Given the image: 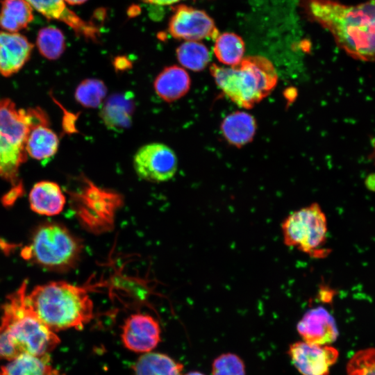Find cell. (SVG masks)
Returning <instances> with one entry per match:
<instances>
[{"mask_svg":"<svg viewBox=\"0 0 375 375\" xmlns=\"http://www.w3.org/2000/svg\"><path fill=\"white\" fill-rule=\"evenodd\" d=\"M284 243L310 256L326 253L321 248L326 240L328 227L325 214L317 203L290 213L281 224Z\"/></svg>","mask_w":375,"mask_h":375,"instance_id":"52a82bcc","label":"cell"},{"mask_svg":"<svg viewBox=\"0 0 375 375\" xmlns=\"http://www.w3.org/2000/svg\"><path fill=\"white\" fill-rule=\"evenodd\" d=\"M160 327L151 315L136 313L130 315L122 326L124 346L135 353L151 352L160 342Z\"/></svg>","mask_w":375,"mask_h":375,"instance_id":"7c38bea8","label":"cell"},{"mask_svg":"<svg viewBox=\"0 0 375 375\" xmlns=\"http://www.w3.org/2000/svg\"><path fill=\"white\" fill-rule=\"evenodd\" d=\"M347 375H375V348L356 352L347 365Z\"/></svg>","mask_w":375,"mask_h":375,"instance_id":"83f0119b","label":"cell"},{"mask_svg":"<svg viewBox=\"0 0 375 375\" xmlns=\"http://www.w3.org/2000/svg\"><path fill=\"white\" fill-rule=\"evenodd\" d=\"M133 167L142 180L162 183L170 180L178 168L175 152L167 145L153 142L140 147L133 156Z\"/></svg>","mask_w":375,"mask_h":375,"instance_id":"9c48e42d","label":"cell"},{"mask_svg":"<svg viewBox=\"0 0 375 375\" xmlns=\"http://www.w3.org/2000/svg\"><path fill=\"white\" fill-rule=\"evenodd\" d=\"M184 375H204V374L199 372H191Z\"/></svg>","mask_w":375,"mask_h":375,"instance_id":"1f68e13d","label":"cell"},{"mask_svg":"<svg viewBox=\"0 0 375 375\" xmlns=\"http://www.w3.org/2000/svg\"><path fill=\"white\" fill-rule=\"evenodd\" d=\"M32 8L48 19L62 22L78 36L97 41L99 29L92 21L86 22L68 8L64 0H26Z\"/></svg>","mask_w":375,"mask_h":375,"instance_id":"4fadbf2b","label":"cell"},{"mask_svg":"<svg viewBox=\"0 0 375 375\" xmlns=\"http://www.w3.org/2000/svg\"><path fill=\"white\" fill-rule=\"evenodd\" d=\"M221 130L228 143L240 147L253 140L256 133V123L250 114L237 111L229 114L224 119Z\"/></svg>","mask_w":375,"mask_h":375,"instance_id":"d6986e66","label":"cell"},{"mask_svg":"<svg viewBox=\"0 0 375 375\" xmlns=\"http://www.w3.org/2000/svg\"><path fill=\"white\" fill-rule=\"evenodd\" d=\"M49 124L42 108L17 109L10 99H0V176L13 187L22 183L19 171L27 158L26 142L31 130Z\"/></svg>","mask_w":375,"mask_h":375,"instance_id":"3957f363","label":"cell"},{"mask_svg":"<svg viewBox=\"0 0 375 375\" xmlns=\"http://www.w3.org/2000/svg\"><path fill=\"white\" fill-rule=\"evenodd\" d=\"M58 145V137L49 125H40L31 130L26 142V151L33 158L44 160L56 154Z\"/></svg>","mask_w":375,"mask_h":375,"instance_id":"ffe728a7","label":"cell"},{"mask_svg":"<svg viewBox=\"0 0 375 375\" xmlns=\"http://www.w3.org/2000/svg\"><path fill=\"white\" fill-rule=\"evenodd\" d=\"M210 73L218 88L238 106L250 108L266 97L275 88L278 75L266 58H243L233 67L212 65Z\"/></svg>","mask_w":375,"mask_h":375,"instance_id":"277c9868","label":"cell"},{"mask_svg":"<svg viewBox=\"0 0 375 375\" xmlns=\"http://www.w3.org/2000/svg\"><path fill=\"white\" fill-rule=\"evenodd\" d=\"M183 365L166 354L148 352L135 362V375H183Z\"/></svg>","mask_w":375,"mask_h":375,"instance_id":"44dd1931","label":"cell"},{"mask_svg":"<svg viewBox=\"0 0 375 375\" xmlns=\"http://www.w3.org/2000/svg\"><path fill=\"white\" fill-rule=\"evenodd\" d=\"M82 250L81 242L65 226L47 223L35 231L22 256L45 269L62 272L78 263Z\"/></svg>","mask_w":375,"mask_h":375,"instance_id":"8992f818","label":"cell"},{"mask_svg":"<svg viewBox=\"0 0 375 375\" xmlns=\"http://www.w3.org/2000/svg\"><path fill=\"white\" fill-rule=\"evenodd\" d=\"M134 108L131 94L128 92L115 94L106 100L101 110L100 117L107 128L119 131L131 125Z\"/></svg>","mask_w":375,"mask_h":375,"instance_id":"ac0fdd59","label":"cell"},{"mask_svg":"<svg viewBox=\"0 0 375 375\" xmlns=\"http://www.w3.org/2000/svg\"><path fill=\"white\" fill-rule=\"evenodd\" d=\"M83 186L74 194L76 212L83 226L93 233H102L113 226L115 215L122 202L117 192L101 188L88 178H82Z\"/></svg>","mask_w":375,"mask_h":375,"instance_id":"ba28073f","label":"cell"},{"mask_svg":"<svg viewBox=\"0 0 375 375\" xmlns=\"http://www.w3.org/2000/svg\"><path fill=\"white\" fill-rule=\"evenodd\" d=\"M244 49V43L240 36L226 32L219 34L215 39L213 51L221 63L233 67L243 59Z\"/></svg>","mask_w":375,"mask_h":375,"instance_id":"cb8c5ba5","label":"cell"},{"mask_svg":"<svg viewBox=\"0 0 375 375\" xmlns=\"http://www.w3.org/2000/svg\"><path fill=\"white\" fill-rule=\"evenodd\" d=\"M69 5H81L86 2L88 0H64Z\"/></svg>","mask_w":375,"mask_h":375,"instance_id":"4dcf8cb0","label":"cell"},{"mask_svg":"<svg viewBox=\"0 0 375 375\" xmlns=\"http://www.w3.org/2000/svg\"><path fill=\"white\" fill-rule=\"evenodd\" d=\"M53 369L49 354L22 353L1 367L0 375H49Z\"/></svg>","mask_w":375,"mask_h":375,"instance_id":"603a6c76","label":"cell"},{"mask_svg":"<svg viewBox=\"0 0 375 375\" xmlns=\"http://www.w3.org/2000/svg\"><path fill=\"white\" fill-rule=\"evenodd\" d=\"M36 44L40 54L49 60L59 58L66 47L63 33L55 26H45L40 29Z\"/></svg>","mask_w":375,"mask_h":375,"instance_id":"484cf974","label":"cell"},{"mask_svg":"<svg viewBox=\"0 0 375 375\" xmlns=\"http://www.w3.org/2000/svg\"><path fill=\"white\" fill-rule=\"evenodd\" d=\"M190 83V76L183 68L172 65L164 68L158 74L153 87L160 98L167 102H172L188 93Z\"/></svg>","mask_w":375,"mask_h":375,"instance_id":"e0dca14e","label":"cell"},{"mask_svg":"<svg viewBox=\"0 0 375 375\" xmlns=\"http://www.w3.org/2000/svg\"><path fill=\"white\" fill-rule=\"evenodd\" d=\"M28 200L33 212L47 216L60 213L66 202L60 186L48 181L35 183L30 191Z\"/></svg>","mask_w":375,"mask_h":375,"instance_id":"2e32d148","label":"cell"},{"mask_svg":"<svg viewBox=\"0 0 375 375\" xmlns=\"http://www.w3.org/2000/svg\"><path fill=\"white\" fill-rule=\"evenodd\" d=\"M28 307L52 331L81 330L93 317V302L85 288L52 281L26 294Z\"/></svg>","mask_w":375,"mask_h":375,"instance_id":"7a4b0ae2","label":"cell"},{"mask_svg":"<svg viewBox=\"0 0 375 375\" xmlns=\"http://www.w3.org/2000/svg\"><path fill=\"white\" fill-rule=\"evenodd\" d=\"M27 281L7 297L2 306L1 328L20 354H49L60 340L44 325L26 301Z\"/></svg>","mask_w":375,"mask_h":375,"instance_id":"5b68a950","label":"cell"},{"mask_svg":"<svg viewBox=\"0 0 375 375\" xmlns=\"http://www.w3.org/2000/svg\"><path fill=\"white\" fill-rule=\"evenodd\" d=\"M308 19L321 25L353 59L375 61V0L346 5L335 0H299Z\"/></svg>","mask_w":375,"mask_h":375,"instance_id":"6da1fadb","label":"cell"},{"mask_svg":"<svg viewBox=\"0 0 375 375\" xmlns=\"http://www.w3.org/2000/svg\"><path fill=\"white\" fill-rule=\"evenodd\" d=\"M31 5L26 0H3L0 11V26L10 33L26 28L33 20Z\"/></svg>","mask_w":375,"mask_h":375,"instance_id":"7402d4cb","label":"cell"},{"mask_svg":"<svg viewBox=\"0 0 375 375\" xmlns=\"http://www.w3.org/2000/svg\"><path fill=\"white\" fill-rule=\"evenodd\" d=\"M289 356L301 375H328L338 360V351L330 345L297 342L290 346Z\"/></svg>","mask_w":375,"mask_h":375,"instance_id":"8fae6325","label":"cell"},{"mask_svg":"<svg viewBox=\"0 0 375 375\" xmlns=\"http://www.w3.org/2000/svg\"><path fill=\"white\" fill-rule=\"evenodd\" d=\"M168 32L174 38L186 41L215 40L219 34L214 20L206 12L185 4L172 7Z\"/></svg>","mask_w":375,"mask_h":375,"instance_id":"30bf717a","label":"cell"},{"mask_svg":"<svg viewBox=\"0 0 375 375\" xmlns=\"http://www.w3.org/2000/svg\"><path fill=\"white\" fill-rule=\"evenodd\" d=\"M106 93L107 88L103 81L96 78H88L78 85L74 97L82 106L95 108L102 103Z\"/></svg>","mask_w":375,"mask_h":375,"instance_id":"4316f807","label":"cell"},{"mask_svg":"<svg viewBox=\"0 0 375 375\" xmlns=\"http://www.w3.org/2000/svg\"><path fill=\"white\" fill-rule=\"evenodd\" d=\"M49 375H62L57 369H53Z\"/></svg>","mask_w":375,"mask_h":375,"instance_id":"d6a6232c","label":"cell"},{"mask_svg":"<svg viewBox=\"0 0 375 375\" xmlns=\"http://www.w3.org/2000/svg\"><path fill=\"white\" fill-rule=\"evenodd\" d=\"M212 375H245L243 361L235 354L228 353L220 355L213 362Z\"/></svg>","mask_w":375,"mask_h":375,"instance_id":"f1b7e54d","label":"cell"},{"mask_svg":"<svg viewBox=\"0 0 375 375\" xmlns=\"http://www.w3.org/2000/svg\"><path fill=\"white\" fill-rule=\"evenodd\" d=\"M297 328L303 341L312 344L329 345L338 335L333 317L322 306L308 310Z\"/></svg>","mask_w":375,"mask_h":375,"instance_id":"5bb4252c","label":"cell"},{"mask_svg":"<svg viewBox=\"0 0 375 375\" xmlns=\"http://www.w3.org/2000/svg\"><path fill=\"white\" fill-rule=\"evenodd\" d=\"M33 44L17 33L0 32V73L6 77L18 72L30 58Z\"/></svg>","mask_w":375,"mask_h":375,"instance_id":"9a60e30c","label":"cell"},{"mask_svg":"<svg viewBox=\"0 0 375 375\" xmlns=\"http://www.w3.org/2000/svg\"><path fill=\"white\" fill-rule=\"evenodd\" d=\"M179 63L188 69L194 72L203 70L210 61L208 48L197 41H186L182 43L176 51Z\"/></svg>","mask_w":375,"mask_h":375,"instance_id":"d4e9b609","label":"cell"},{"mask_svg":"<svg viewBox=\"0 0 375 375\" xmlns=\"http://www.w3.org/2000/svg\"><path fill=\"white\" fill-rule=\"evenodd\" d=\"M144 3H151L159 6L170 5L174 3H177L181 0H142Z\"/></svg>","mask_w":375,"mask_h":375,"instance_id":"f546056e","label":"cell"}]
</instances>
